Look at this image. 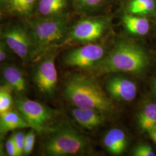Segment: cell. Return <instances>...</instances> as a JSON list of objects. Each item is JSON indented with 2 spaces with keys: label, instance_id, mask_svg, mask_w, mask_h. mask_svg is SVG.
I'll return each mask as SVG.
<instances>
[{
  "label": "cell",
  "instance_id": "6da1fadb",
  "mask_svg": "<svg viewBox=\"0 0 156 156\" xmlns=\"http://www.w3.org/2000/svg\"><path fill=\"white\" fill-rule=\"evenodd\" d=\"M149 63L148 56L140 45L133 40L121 38L101 62L87 71L97 76L113 73L140 74Z\"/></svg>",
  "mask_w": 156,
  "mask_h": 156
},
{
  "label": "cell",
  "instance_id": "7a4b0ae2",
  "mask_svg": "<svg viewBox=\"0 0 156 156\" xmlns=\"http://www.w3.org/2000/svg\"><path fill=\"white\" fill-rule=\"evenodd\" d=\"M64 95L75 107L98 112L105 117L115 112L111 98L91 76L75 73L67 78Z\"/></svg>",
  "mask_w": 156,
  "mask_h": 156
},
{
  "label": "cell",
  "instance_id": "3957f363",
  "mask_svg": "<svg viewBox=\"0 0 156 156\" xmlns=\"http://www.w3.org/2000/svg\"><path fill=\"white\" fill-rule=\"evenodd\" d=\"M27 27L33 41L35 60L63 45L70 28L67 16L41 17L29 21Z\"/></svg>",
  "mask_w": 156,
  "mask_h": 156
},
{
  "label": "cell",
  "instance_id": "277c9868",
  "mask_svg": "<svg viewBox=\"0 0 156 156\" xmlns=\"http://www.w3.org/2000/svg\"><path fill=\"white\" fill-rule=\"evenodd\" d=\"M89 146L88 139L70 126L53 129L44 145L46 155L73 156L84 153Z\"/></svg>",
  "mask_w": 156,
  "mask_h": 156
},
{
  "label": "cell",
  "instance_id": "5b68a950",
  "mask_svg": "<svg viewBox=\"0 0 156 156\" xmlns=\"http://www.w3.org/2000/svg\"><path fill=\"white\" fill-rule=\"evenodd\" d=\"M14 104L30 128H33L39 133L48 129L49 125L57 115L55 110L38 101L31 100L22 96L15 98Z\"/></svg>",
  "mask_w": 156,
  "mask_h": 156
},
{
  "label": "cell",
  "instance_id": "8992f818",
  "mask_svg": "<svg viewBox=\"0 0 156 156\" xmlns=\"http://www.w3.org/2000/svg\"><path fill=\"white\" fill-rule=\"evenodd\" d=\"M109 23V19L106 16L83 17L69 28L63 45L71 43H93L106 33Z\"/></svg>",
  "mask_w": 156,
  "mask_h": 156
},
{
  "label": "cell",
  "instance_id": "52a82bcc",
  "mask_svg": "<svg viewBox=\"0 0 156 156\" xmlns=\"http://www.w3.org/2000/svg\"><path fill=\"white\" fill-rule=\"evenodd\" d=\"M1 36L8 46L24 62L35 59L33 41L27 27L12 25L4 30Z\"/></svg>",
  "mask_w": 156,
  "mask_h": 156
},
{
  "label": "cell",
  "instance_id": "ba28073f",
  "mask_svg": "<svg viewBox=\"0 0 156 156\" xmlns=\"http://www.w3.org/2000/svg\"><path fill=\"white\" fill-rule=\"evenodd\" d=\"M106 55L103 45L89 43L69 50L64 56L63 62L67 66L87 70L101 62Z\"/></svg>",
  "mask_w": 156,
  "mask_h": 156
},
{
  "label": "cell",
  "instance_id": "9c48e42d",
  "mask_svg": "<svg viewBox=\"0 0 156 156\" xmlns=\"http://www.w3.org/2000/svg\"><path fill=\"white\" fill-rule=\"evenodd\" d=\"M41 57L34 73V82L39 91L47 96L55 92L57 84V73L55 66V51L46 53Z\"/></svg>",
  "mask_w": 156,
  "mask_h": 156
},
{
  "label": "cell",
  "instance_id": "30bf717a",
  "mask_svg": "<svg viewBox=\"0 0 156 156\" xmlns=\"http://www.w3.org/2000/svg\"><path fill=\"white\" fill-rule=\"evenodd\" d=\"M105 89L114 100L131 102L136 98L137 87L130 79L122 76H112L106 80Z\"/></svg>",
  "mask_w": 156,
  "mask_h": 156
},
{
  "label": "cell",
  "instance_id": "8fae6325",
  "mask_svg": "<svg viewBox=\"0 0 156 156\" xmlns=\"http://www.w3.org/2000/svg\"><path fill=\"white\" fill-rule=\"evenodd\" d=\"M1 75L6 86L17 94H23L27 90L26 76L19 67L13 65L6 66L2 68Z\"/></svg>",
  "mask_w": 156,
  "mask_h": 156
},
{
  "label": "cell",
  "instance_id": "7c38bea8",
  "mask_svg": "<svg viewBox=\"0 0 156 156\" xmlns=\"http://www.w3.org/2000/svg\"><path fill=\"white\" fill-rule=\"evenodd\" d=\"M73 117L82 127L94 129L101 126L105 122V116L92 109L75 107L71 111Z\"/></svg>",
  "mask_w": 156,
  "mask_h": 156
},
{
  "label": "cell",
  "instance_id": "4fadbf2b",
  "mask_svg": "<svg viewBox=\"0 0 156 156\" xmlns=\"http://www.w3.org/2000/svg\"><path fill=\"white\" fill-rule=\"evenodd\" d=\"M103 144L106 151L111 154L120 155L126 150L128 145L127 135L120 128H112L105 135Z\"/></svg>",
  "mask_w": 156,
  "mask_h": 156
},
{
  "label": "cell",
  "instance_id": "5bb4252c",
  "mask_svg": "<svg viewBox=\"0 0 156 156\" xmlns=\"http://www.w3.org/2000/svg\"><path fill=\"white\" fill-rule=\"evenodd\" d=\"M69 0H39L38 9L41 17L67 16Z\"/></svg>",
  "mask_w": 156,
  "mask_h": 156
},
{
  "label": "cell",
  "instance_id": "9a60e30c",
  "mask_svg": "<svg viewBox=\"0 0 156 156\" xmlns=\"http://www.w3.org/2000/svg\"><path fill=\"white\" fill-rule=\"evenodd\" d=\"M122 20L126 31L131 35L144 36L149 31L150 23L145 16L125 13L122 16Z\"/></svg>",
  "mask_w": 156,
  "mask_h": 156
},
{
  "label": "cell",
  "instance_id": "2e32d148",
  "mask_svg": "<svg viewBox=\"0 0 156 156\" xmlns=\"http://www.w3.org/2000/svg\"><path fill=\"white\" fill-rule=\"evenodd\" d=\"M26 128L30 127L19 112L10 110L0 114V136H4L9 131Z\"/></svg>",
  "mask_w": 156,
  "mask_h": 156
},
{
  "label": "cell",
  "instance_id": "e0dca14e",
  "mask_svg": "<svg viewBox=\"0 0 156 156\" xmlns=\"http://www.w3.org/2000/svg\"><path fill=\"white\" fill-rule=\"evenodd\" d=\"M138 123L140 129L149 133L156 126V104L150 102L146 104L138 115Z\"/></svg>",
  "mask_w": 156,
  "mask_h": 156
},
{
  "label": "cell",
  "instance_id": "ac0fdd59",
  "mask_svg": "<svg viewBox=\"0 0 156 156\" xmlns=\"http://www.w3.org/2000/svg\"><path fill=\"white\" fill-rule=\"evenodd\" d=\"M156 8L155 0H129L126 7V13L145 16L153 14Z\"/></svg>",
  "mask_w": 156,
  "mask_h": 156
},
{
  "label": "cell",
  "instance_id": "d6986e66",
  "mask_svg": "<svg viewBox=\"0 0 156 156\" xmlns=\"http://www.w3.org/2000/svg\"><path fill=\"white\" fill-rule=\"evenodd\" d=\"M73 2L77 11L87 15L102 11L107 4V0H73Z\"/></svg>",
  "mask_w": 156,
  "mask_h": 156
},
{
  "label": "cell",
  "instance_id": "ffe728a7",
  "mask_svg": "<svg viewBox=\"0 0 156 156\" xmlns=\"http://www.w3.org/2000/svg\"><path fill=\"white\" fill-rule=\"evenodd\" d=\"M37 0H9L12 11L20 16H28L33 11Z\"/></svg>",
  "mask_w": 156,
  "mask_h": 156
},
{
  "label": "cell",
  "instance_id": "44dd1931",
  "mask_svg": "<svg viewBox=\"0 0 156 156\" xmlns=\"http://www.w3.org/2000/svg\"><path fill=\"white\" fill-rule=\"evenodd\" d=\"M12 90L6 86L0 89V114L11 110L13 103L11 91Z\"/></svg>",
  "mask_w": 156,
  "mask_h": 156
},
{
  "label": "cell",
  "instance_id": "7402d4cb",
  "mask_svg": "<svg viewBox=\"0 0 156 156\" xmlns=\"http://www.w3.org/2000/svg\"><path fill=\"white\" fill-rule=\"evenodd\" d=\"M37 131L31 128V129L25 135V139L23 147V155H29L33 151L35 142Z\"/></svg>",
  "mask_w": 156,
  "mask_h": 156
},
{
  "label": "cell",
  "instance_id": "603a6c76",
  "mask_svg": "<svg viewBox=\"0 0 156 156\" xmlns=\"http://www.w3.org/2000/svg\"><path fill=\"white\" fill-rule=\"evenodd\" d=\"M25 135L26 134L22 131H16L12 135L16 147L18 156L23 155V147Z\"/></svg>",
  "mask_w": 156,
  "mask_h": 156
},
{
  "label": "cell",
  "instance_id": "cb8c5ba5",
  "mask_svg": "<svg viewBox=\"0 0 156 156\" xmlns=\"http://www.w3.org/2000/svg\"><path fill=\"white\" fill-rule=\"evenodd\" d=\"M133 154L135 156H155L156 154L151 146L146 144H140L134 149Z\"/></svg>",
  "mask_w": 156,
  "mask_h": 156
},
{
  "label": "cell",
  "instance_id": "d4e9b609",
  "mask_svg": "<svg viewBox=\"0 0 156 156\" xmlns=\"http://www.w3.org/2000/svg\"><path fill=\"white\" fill-rule=\"evenodd\" d=\"M5 148L6 153L8 156H18L16 147L12 135L6 142Z\"/></svg>",
  "mask_w": 156,
  "mask_h": 156
},
{
  "label": "cell",
  "instance_id": "484cf974",
  "mask_svg": "<svg viewBox=\"0 0 156 156\" xmlns=\"http://www.w3.org/2000/svg\"><path fill=\"white\" fill-rule=\"evenodd\" d=\"M7 57L5 49L1 42H0V62H3L5 60Z\"/></svg>",
  "mask_w": 156,
  "mask_h": 156
},
{
  "label": "cell",
  "instance_id": "4316f807",
  "mask_svg": "<svg viewBox=\"0 0 156 156\" xmlns=\"http://www.w3.org/2000/svg\"><path fill=\"white\" fill-rule=\"evenodd\" d=\"M4 136H0V156H6L5 152L4 150V142L3 140Z\"/></svg>",
  "mask_w": 156,
  "mask_h": 156
},
{
  "label": "cell",
  "instance_id": "83f0119b",
  "mask_svg": "<svg viewBox=\"0 0 156 156\" xmlns=\"http://www.w3.org/2000/svg\"><path fill=\"white\" fill-rule=\"evenodd\" d=\"M148 133L150 135L151 138L156 144V126L152 128Z\"/></svg>",
  "mask_w": 156,
  "mask_h": 156
},
{
  "label": "cell",
  "instance_id": "f1b7e54d",
  "mask_svg": "<svg viewBox=\"0 0 156 156\" xmlns=\"http://www.w3.org/2000/svg\"><path fill=\"white\" fill-rule=\"evenodd\" d=\"M153 89L154 94L156 95V76L154 78V81H153Z\"/></svg>",
  "mask_w": 156,
  "mask_h": 156
},
{
  "label": "cell",
  "instance_id": "f546056e",
  "mask_svg": "<svg viewBox=\"0 0 156 156\" xmlns=\"http://www.w3.org/2000/svg\"><path fill=\"white\" fill-rule=\"evenodd\" d=\"M9 0H0V4H6L7 2H8Z\"/></svg>",
  "mask_w": 156,
  "mask_h": 156
},
{
  "label": "cell",
  "instance_id": "4dcf8cb0",
  "mask_svg": "<svg viewBox=\"0 0 156 156\" xmlns=\"http://www.w3.org/2000/svg\"><path fill=\"white\" fill-rule=\"evenodd\" d=\"M1 17H2V12L0 11V19L1 18Z\"/></svg>",
  "mask_w": 156,
  "mask_h": 156
},
{
  "label": "cell",
  "instance_id": "1f68e13d",
  "mask_svg": "<svg viewBox=\"0 0 156 156\" xmlns=\"http://www.w3.org/2000/svg\"><path fill=\"white\" fill-rule=\"evenodd\" d=\"M0 89H1V87H0Z\"/></svg>",
  "mask_w": 156,
  "mask_h": 156
}]
</instances>
